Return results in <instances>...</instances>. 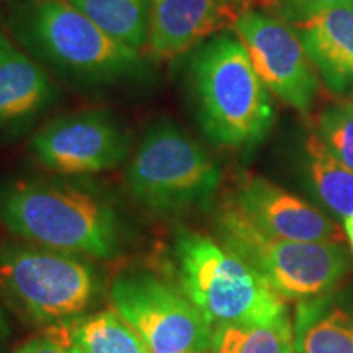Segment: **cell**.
<instances>
[{"label":"cell","instance_id":"cell-23","mask_svg":"<svg viewBox=\"0 0 353 353\" xmlns=\"http://www.w3.org/2000/svg\"><path fill=\"white\" fill-rule=\"evenodd\" d=\"M13 339V327L6 304L0 301V353H8Z\"/></svg>","mask_w":353,"mask_h":353},{"label":"cell","instance_id":"cell-21","mask_svg":"<svg viewBox=\"0 0 353 353\" xmlns=\"http://www.w3.org/2000/svg\"><path fill=\"white\" fill-rule=\"evenodd\" d=\"M8 353H76L68 327L41 329Z\"/></svg>","mask_w":353,"mask_h":353},{"label":"cell","instance_id":"cell-8","mask_svg":"<svg viewBox=\"0 0 353 353\" xmlns=\"http://www.w3.org/2000/svg\"><path fill=\"white\" fill-rule=\"evenodd\" d=\"M110 299L152 353H210L214 330L179 285L152 272H125Z\"/></svg>","mask_w":353,"mask_h":353},{"label":"cell","instance_id":"cell-18","mask_svg":"<svg viewBox=\"0 0 353 353\" xmlns=\"http://www.w3.org/2000/svg\"><path fill=\"white\" fill-rule=\"evenodd\" d=\"M307 172L312 187L325 206L343 219L353 214V170L348 169L325 148L316 132L307 136Z\"/></svg>","mask_w":353,"mask_h":353},{"label":"cell","instance_id":"cell-19","mask_svg":"<svg viewBox=\"0 0 353 353\" xmlns=\"http://www.w3.org/2000/svg\"><path fill=\"white\" fill-rule=\"evenodd\" d=\"M210 353H294L288 312L267 324L214 329Z\"/></svg>","mask_w":353,"mask_h":353},{"label":"cell","instance_id":"cell-13","mask_svg":"<svg viewBox=\"0 0 353 353\" xmlns=\"http://www.w3.org/2000/svg\"><path fill=\"white\" fill-rule=\"evenodd\" d=\"M291 25L329 90L353 94V2L322 8Z\"/></svg>","mask_w":353,"mask_h":353},{"label":"cell","instance_id":"cell-5","mask_svg":"<svg viewBox=\"0 0 353 353\" xmlns=\"http://www.w3.org/2000/svg\"><path fill=\"white\" fill-rule=\"evenodd\" d=\"M82 255L30 242L0 245V301L33 327H69L101 294L94 263Z\"/></svg>","mask_w":353,"mask_h":353},{"label":"cell","instance_id":"cell-15","mask_svg":"<svg viewBox=\"0 0 353 353\" xmlns=\"http://www.w3.org/2000/svg\"><path fill=\"white\" fill-rule=\"evenodd\" d=\"M294 353H353V312L314 296L299 301L293 324Z\"/></svg>","mask_w":353,"mask_h":353},{"label":"cell","instance_id":"cell-6","mask_svg":"<svg viewBox=\"0 0 353 353\" xmlns=\"http://www.w3.org/2000/svg\"><path fill=\"white\" fill-rule=\"evenodd\" d=\"M218 165L200 143L169 120L154 123L126 169V187L143 208L176 216L206 206L219 187Z\"/></svg>","mask_w":353,"mask_h":353},{"label":"cell","instance_id":"cell-3","mask_svg":"<svg viewBox=\"0 0 353 353\" xmlns=\"http://www.w3.org/2000/svg\"><path fill=\"white\" fill-rule=\"evenodd\" d=\"M187 85L196 120L211 143L250 149L267 138L275 107L236 33L221 32L188 57Z\"/></svg>","mask_w":353,"mask_h":353},{"label":"cell","instance_id":"cell-14","mask_svg":"<svg viewBox=\"0 0 353 353\" xmlns=\"http://www.w3.org/2000/svg\"><path fill=\"white\" fill-rule=\"evenodd\" d=\"M56 97L46 69L0 32V126L33 120Z\"/></svg>","mask_w":353,"mask_h":353},{"label":"cell","instance_id":"cell-2","mask_svg":"<svg viewBox=\"0 0 353 353\" xmlns=\"http://www.w3.org/2000/svg\"><path fill=\"white\" fill-rule=\"evenodd\" d=\"M8 28L33 59L79 85H120L149 72L139 51L105 33L69 0H13Z\"/></svg>","mask_w":353,"mask_h":353},{"label":"cell","instance_id":"cell-25","mask_svg":"<svg viewBox=\"0 0 353 353\" xmlns=\"http://www.w3.org/2000/svg\"><path fill=\"white\" fill-rule=\"evenodd\" d=\"M74 347H76V345H74ZM76 353H82L81 350H79V348H76Z\"/></svg>","mask_w":353,"mask_h":353},{"label":"cell","instance_id":"cell-4","mask_svg":"<svg viewBox=\"0 0 353 353\" xmlns=\"http://www.w3.org/2000/svg\"><path fill=\"white\" fill-rule=\"evenodd\" d=\"M176 285L211 327L267 324L285 314L283 298L229 247L179 228L172 241Z\"/></svg>","mask_w":353,"mask_h":353},{"label":"cell","instance_id":"cell-20","mask_svg":"<svg viewBox=\"0 0 353 353\" xmlns=\"http://www.w3.org/2000/svg\"><path fill=\"white\" fill-rule=\"evenodd\" d=\"M316 134L343 165L353 170V103L325 108L317 120Z\"/></svg>","mask_w":353,"mask_h":353},{"label":"cell","instance_id":"cell-16","mask_svg":"<svg viewBox=\"0 0 353 353\" xmlns=\"http://www.w3.org/2000/svg\"><path fill=\"white\" fill-rule=\"evenodd\" d=\"M68 329L72 343L82 353H152L114 307L90 312Z\"/></svg>","mask_w":353,"mask_h":353},{"label":"cell","instance_id":"cell-22","mask_svg":"<svg viewBox=\"0 0 353 353\" xmlns=\"http://www.w3.org/2000/svg\"><path fill=\"white\" fill-rule=\"evenodd\" d=\"M347 2H353V0H275L281 15L288 19L291 23L317 10H322V8L341 6Z\"/></svg>","mask_w":353,"mask_h":353},{"label":"cell","instance_id":"cell-17","mask_svg":"<svg viewBox=\"0 0 353 353\" xmlns=\"http://www.w3.org/2000/svg\"><path fill=\"white\" fill-rule=\"evenodd\" d=\"M105 33L143 51L148 43L151 0H69Z\"/></svg>","mask_w":353,"mask_h":353},{"label":"cell","instance_id":"cell-1","mask_svg":"<svg viewBox=\"0 0 353 353\" xmlns=\"http://www.w3.org/2000/svg\"><path fill=\"white\" fill-rule=\"evenodd\" d=\"M0 224L30 244L107 260L126 244L113 198L83 179H17L0 183Z\"/></svg>","mask_w":353,"mask_h":353},{"label":"cell","instance_id":"cell-9","mask_svg":"<svg viewBox=\"0 0 353 353\" xmlns=\"http://www.w3.org/2000/svg\"><path fill=\"white\" fill-rule=\"evenodd\" d=\"M39 165L63 176L100 174L131 154V134L107 110H83L48 121L30 141Z\"/></svg>","mask_w":353,"mask_h":353},{"label":"cell","instance_id":"cell-7","mask_svg":"<svg viewBox=\"0 0 353 353\" xmlns=\"http://www.w3.org/2000/svg\"><path fill=\"white\" fill-rule=\"evenodd\" d=\"M223 244L252 265L286 299L319 296L347 270V255L334 242H301L265 236L224 201L218 213Z\"/></svg>","mask_w":353,"mask_h":353},{"label":"cell","instance_id":"cell-10","mask_svg":"<svg viewBox=\"0 0 353 353\" xmlns=\"http://www.w3.org/2000/svg\"><path fill=\"white\" fill-rule=\"evenodd\" d=\"M232 32L270 94L298 112H307L314 105L319 81L294 26L250 8L232 25Z\"/></svg>","mask_w":353,"mask_h":353},{"label":"cell","instance_id":"cell-11","mask_svg":"<svg viewBox=\"0 0 353 353\" xmlns=\"http://www.w3.org/2000/svg\"><path fill=\"white\" fill-rule=\"evenodd\" d=\"M226 203L265 236L301 242H337L343 236L327 216L260 175H244Z\"/></svg>","mask_w":353,"mask_h":353},{"label":"cell","instance_id":"cell-24","mask_svg":"<svg viewBox=\"0 0 353 353\" xmlns=\"http://www.w3.org/2000/svg\"><path fill=\"white\" fill-rule=\"evenodd\" d=\"M343 229H345L347 239H348V242H350L352 250H353V214L348 216V218H345V223H343Z\"/></svg>","mask_w":353,"mask_h":353},{"label":"cell","instance_id":"cell-12","mask_svg":"<svg viewBox=\"0 0 353 353\" xmlns=\"http://www.w3.org/2000/svg\"><path fill=\"white\" fill-rule=\"evenodd\" d=\"M252 0H151L145 51L169 61L234 25Z\"/></svg>","mask_w":353,"mask_h":353}]
</instances>
